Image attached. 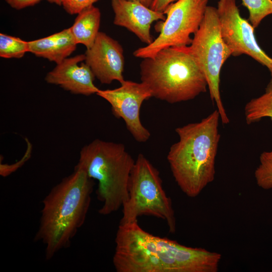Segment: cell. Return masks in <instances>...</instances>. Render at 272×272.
<instances>
[{
	"mask_svg": "<svg viewBox=\"0 0 272 272\" xmlns=\"http://www.w3.org/2000/svg\"><path fill=\"white\" fill-rule=\"evenodd\" d=\"M113 263L117 272H217L220 253L152 235L138 221L119 223Z\"/></svg>",
	"mask_w": 272,
	"mask_h": 272,
	"instance_id": "obj_1",
	"label": "cell"
},
{
	"mask_svg": "<svg viewBox=\"0 0 272 272\" xmlns=\"http://www.w3.org/2000/svg\"><path fill=\"white\" fill-rule=\"evenodd\" d=\"M93 186V179L84 170L75 167L72 173L54 186L43 199L34 240L44 244L46 260L70 246L83 225Z\"/></svg>",
	"mask_w": 272,
	"mask_h": 272,
	"instance_id": "obj_2",
	"label": "cell"
},
{
	"mask_svg": "<svg viewBox=\"0 0 272 272\" xmlns=\"http://www.w3.org/2000/svg\"><path fill=\"white\" fill-rule=\"evenodd\" d=\"M217 109L197 122L177 127L178 141L167 159L175 182L187 196H197L215 179V162L221 138Z\"/></svg>",
	"mask_w": 272,
	"mask_h": 272,
	"instance_id": "obj_3",
	"label": "cell"
},
{
	"mask_svg": "<svg viewBox=\"0 0 272 272\" xmlns=\"http://www.w3.org/2000/svg\"><path fill=\"white\" fill-rule=\"evenodd\" d=\"M140 68L141 82L152 97L171 104L192 100L208 88L189 46L162 49L153 57L143 58Z\"/></svg>",
	"mask_w": 272,
	"mask_h": 272,
	"instance_id": "obj_4",
	"label": "cell"
},
{
	"mask_svg": "<svg viewBox=\"0 0 272 272\" xmlns=\"http://www.w3.org/2000/svg\"><path fill=\"white\" fill-rule=\"evenodd\" d=\"M135 161L121 143L95 139L81 150L75 167L98 181L96 193L102 202L98 211L100 215L117 211L126 201Z\"/></svg>",
	"mask_w": 272,
	"mask_h": 272,
	"instance_id": "obj_5",
	"label": "cell"
},
{
	"mask_svg": "<svg viewBox=\"0 0 272 272\" xmlns=\"http://www.w3.org/2000/svg\"><path fill=\"white\" fill-rule=\"evenodd\" d=\"M143 215L165 220L169 231L175 232L176 219L172 201L163 187L159 172L144 155L139 154L130 173L128 196L122 206L119 223L137 221Z\"/></svg>",
	"mask_w": 272,
	"mask_h": 272,
	"instance_id": "obj_6",
	"label": "cell"
},
{
	"mask_svg": "<svg viewBox=\"0 0 272 272\" xmlns=\"http://www.w3.org/2000/svg\"><path fill=\"white\" fill-rule=\"evenodd\" d=\"M189 48L206 77L211 99L217 106L222 124H228L230 120L222 102L220 83L222 66L232 52L222 37L216 8L208 6Z\"/></svg>",
	"mask_w": 272,
	"mask_h": 272,
	"instance_id": "obj_7",
	"label": "cell"
},
{
	"mask_svg": "<svg viewBox=\"0 0 272 272\" xmlns=\"http://www.w3.org/2000/svg\"><path fill=\"white\" fill-rule=\"evenodd\" d=\"M208 3V0H178L171 4L164 12L166 17L159 36L151 44L134 50L133 55L152 57L168 47L190 45V36L199 29Z\"/></svg>",
	"mask_w": 272,
	"mask_h": 272,
	"instance_id": "obj_8",
	"label": "cell"
},
{
	"mask_svg": "<svg viewBox=\"0 0 272 272\" xmlns=\"http://www.w3.org/2000/svg\"><path fill=\"white\" fill-rule=\"evenodd\" d=\"M222 37L232 52L247 55L272 72V58L258 44L254 28L240 15L235 0H219L216 8Z\"/></svg>",
	"mask_w": 272,
	"mask_h": 272,
	"instance_id": "obj_9",
	"label": "cell"
},
{
	"mask_svg": "<svg viewBox=\"0 0 272 272\" xmlns=\"http://www.w3.org/2000/svg\"><path fill=\"white\" fill-rule=\"evenodd\" d=\"M121 86L111 90H99L97 95L110 105L113 115L125 122L127 129L135 141L147 142L151 134L142 124L140 110L144 101L152 97L148 87L144 83L124 80Z\"/></svg>",
	"mask_w": 272,
	"mask_h": 272,
	"instance_id": "obj_10",
	"label": "cell"
},
{
	"mask_svg": "<svg viewBox=\"0 0 272 272\" xmlns=\"http://www.w3.org/2000/svg\"><path fill=\"white\" fill-rule=\"evenodd\" d=\"M85 62L101 83L125 80L123 49L120 44L106 33L99 32L93 45L87 49Z\"/></svg>",
	"mask_w": 272,
	"mask_h": 272,
	"instance_id": "obj_11",
	"label": "cell"
},
{
	"mask_svg": "<svg viewBox=\"0 0 272 272\" xmlns=\"http://www.w3.org/2000/svg\"><path fill=\"white\" fill-rule=\"evenodd\" d=\"M85 60V54L64 59L46 74L45 81L74 94H97L100 89L94 85L95 77Z\"/></svg>",
	"mask_w": 272,
	"mask_h": 272,
	"instance_id": "obj_12",
	"label": "cell"
},
{
	"mask_svg": "<svg viewBox=\"0 0 272 272\" xmlns=\"http://www.w3.org/2000/svg\"><path fill=\"white\" fill-rule=\"evenodd\" d=\"M111 7L114 24L126 28L147 45L154 40L150 33L152 23L166 18L164 13L154 11L136 0H111Z\"/></svg>",
	"mask_w": 272,
	"mask_h": 272,
	"instance_id": "obj_13",
	"label": "cell"
},
{
	"mask_svg": "<svg viewBox=\"0 0 272 272\" xmlns=\"http://www.w3.org/2000/svg\"><path fill=\"white\" fill-rule=\"evenodd\" d=\"M77 45L69 28L47 37L28 41V49L38 57L58 64L75 51Z\"/></svg>",
	"mask_w": 272,
	"mask_h": 272,
	"instance_id": "obj_14",
	"label": "cell"
},
{
	"mask_svg": "<svg viewBox=\"0 0 272 272\" xmlns=\"http://www.w3.org/2000/svg\"><path fill=\"white\" fill-rule=\"evenodd\" d=\"M100 20V11L93 5L78 14L70 27L76 43L83 44L87 49L90 48L99 32Z\"/></svg>",
	"mask_w": 272,
	"mask_h": 272,
	"instance_id": "obj_15",
	"label": "cell"
},
{
	"mask_svg": "<svg viewBox=\"0 0 272 272\" xmlns=\"http://www.w3.org/2000/svg\"><path fill=\"white\" fill-rule=\"evenodd\" d=\"M247 124L256 122L264 117L272 120V76L264 93L248 102L244 109Z\"/></svg>",
	"mask_w": 272,
	"mask_h": 272,
	"instance_id": "obj_16",
	"label": "cell"
},
{
	"mask_svg": "<svg viewBox=\"0 0 272 272\" xmlns=\"http://www.w3.org/2000/svg\"><path fill=\"white\" fill-rule=\"evenodd\" d=\"M29 52L28 41L20 38L0 34V56L5 58H20Z\"/></svg>",
	"mask_w": 272,
	"mask_h": 272,
	"instance_id": "obj_17",
	"label": "cell"
},
{
	"mask_svg": "<svg viewBox=\"0 0 272 272\" xmlns=\"http://www.w3.org/2000/svg\"><path fill=\"white\" fill-rule=\"evenodd\" d=\"M254 177L258 187L264 190L272 189V150L261 153Z\"/></svg>",
	"mask_w": 272,
	"mask_h": 272,
	"instance_id": "obj_18",
	"label": "cell"
},
{
	"mask_svg": "<svg viewBox=\"0 0 272 272\" xmlns=\"http://www.w3.org/2000/svg\"><path fill=\"white\" fill-rule=\"evenodd\" d=\"M249 12L248 21L257 28L266 16L272 15V0H242Z\"/></svg>",
	"mask_w": 272,
	"mask_h": 272,
	"instance_id": "obj_19",
	"label": "cell"
},
{
	"mask_svg": "<svg viewBox=\"0 0 272 272\" xmlns=\"http://www.w3.org/2000/svg\"><path fill=\"white\" fill-rule=\"evenodd\" d=\"M99 0H62L61 6L70 15L78 14Z\"/></svg>",
	"mask_w": 272,
	"mask_h": 272,
	"instance_id": "obj_20",
	"label": "cell"
},
{
	"mask_svg": "<svg viewBox=\"0 0 272 272\" xmlns=\"http://www.w3.org/2000/svg\"><path fill=\"white\" fill-rule=\"evenodd\" d=\"M27 143V150L23 158L18 162L11 165L7 164H2L0 165V174L3 177H6L13 172L16 171L20 167L22 166L31 157L32 153V145L28 141V139H26Z\"/></svg>",
	"mask_w": 272,
	"mask_h": 272,
	"instance_id": "obj_21",
	"label": "cell"
},
{
	"mask_svg": "<svg viewBox=\"0 0 272 272\" xmlns=\"http://www.w3.org/2000/svg\"><path fill=\"white\" fill-rule=\"evenodd\" d=\"M12 8L19 10L26 7L33 6L42 0H5Z\"/></svg>",
	"mask_w": 272,
	"mask_h": 272,
	"instance_id": "obj_22",
	"label": "cell"
},
{
	"mask_svg": "<svg viewBox=\"0 0 272 272\" xmlns=\"http://www.w3.org/2000/svg\"><path fill=\"white\" fill-rule=\"evenodd\" d=\"M178 0H153L150 8L154 11L164 13L167 8Z\"/></svg>",
	"mask_w": 272,
	"mask_h": 272,
	"instance_id": "obj_23",
	"label": "cell"
},
{
	"mask_svg": "<svg viewBox=\"0 0 272 272\" xmlns=\"http://www.w3.org/2000/svg\"><path fill=\"white\" fill-rule=\"evenodd\" d=\"M136 1L140 2V3H141L145 6L149 8H150L152 1H153V0H136Z\"/></svg>",
	"mask_w": 272,
	"mask_h": 272,
	"instance_id": "obj_24",
	"label": "cell"
},
{
	"mask_svg": "<svg viewBox=\"0 0 272 272\" xmlns=\"http://www.w3.org/2000/svg\"><path fill=\"white\" fill-rule=\"evenodd\" d=\"M46 1H47V2L50 3H54V4H56L57 5L61 6L62 0H46Z\"/></svg>",
	"mask_w": 272,
	"mask_h": 272,
	"instance_id": "obj_25",
	"label": "cell"
},
{
	"mask_svg": "<svg viewBox=\"0 0 272 272\" xmlns=\"http://www.w3.org/2000/svg\"><path fill=\"white\" fill-rule=\"evenodd\" d=\"M270 73H271V76H272V72H271Z\"/></svg>",
	"mask_w": 272,
	"mask_h": 272,
	"instance_id": "obj_26",
	"label": "cell"
}]
</instances>
